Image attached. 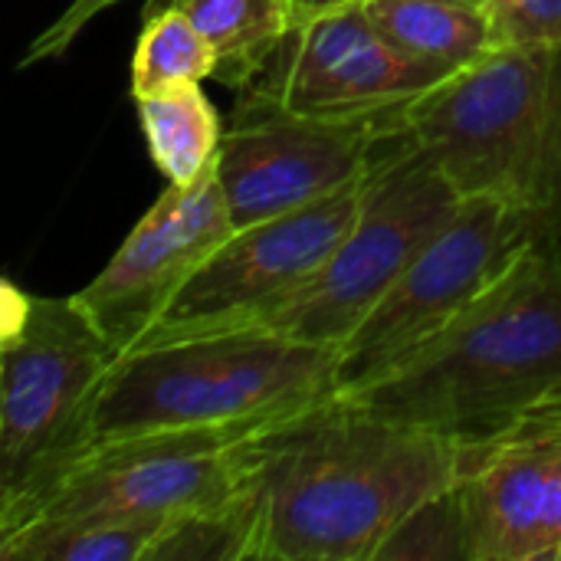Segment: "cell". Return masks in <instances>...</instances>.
Masks as SVG:
<instances>
[{
    "instance_id": "1",
    "label": "cell",
    "mask_w": 561,
    "mask_h": 561,
    "mask_svg": "<svg viewBox=\"0 0 561 561\" xmlns=\"http://www.w3.org/2000/svg\"><path fill=\"white\" fill-rule=\"evenodd\" d=\"M480 460V437L444 434L329 398L253 447L243 506L250 561H375L427 500Z\"/></svg>"
},
{
    "instance_id": "2",
    "label": "cell",
    "mask_w": 561,
    "mask_h": 561,
    "mask_svg": "<svg viewBox=\"0 0 561 561\" xmlns=\"http://www.w3.org/2000/svg\"><path fill=\"white\" fill-rule=\"evenodd\" d=\"M335 371V348L263 329L197 332L131 348L112 362L89 398L69 454L145 434L286 421L329 401Z\"/></svg>"
},
{
    "instance_id": "3",
    "label": "cell",
    "mask_w": 561,
    "mask_h": 561,
    "mask_svg": "<svg viewBox=\"0 0 561 561\" xmlns=\"http://www.w3.org/2000/svg\"><path fill=\"white\" fill-rule=\"evenodd\" d=\"M556 385H561V237L546 240L437 342L335 398L444 434H486Z\"/></svg>"
},
{
    "instance_id": "4",
    "label": "cell",
    "mask_w": 561,
    "mask_h": 561,
    "mask_svg": "<svg viewBox=\"0 0 561 561\" xmlns=\"http://www.w3.org/2000/svg\"><path fill=\"white\" fill-rule=\"evenodd\" d=\"M463 197L493 194L561 230V43L493 49L381 118Z\"/></svg>"
},
{
    "instance_id": "5",
    "label": "cell",
    "mask_w": 561,
    "mask_h": 561,
    "mask_svg": "<svg viewBox=\"0 0 561 561\" xmlns=\"http://www.w3.org/2000/svg\"><path fill=\"white\" fill-rule=\"evenodd\" d=\"M460 204V187L424 151L381 131L358 217L342 243L309 283L240 329H263L339 352Z\"/></svg>"
},
{
    "instance_id": "6",
    "label": "cell",
    "mask_w": 561,
    "mask_h": 561,
    "mask_svg": "<svg viewBox=\"0 0 561 561\" xmlns=\"http://www.w3.org/2000/svg\"><path fill=\"white\" fill-rule=\"evenodd\" d=\"M286 421L145 434L76 450L39 470L16 493L0 496V536L36 523L89 516L171 523L178 516L220 510L243 493L256 440Z\"/></svg>"
},
{
    "instance_id": "7",
    "label": "cell",
    "mask_w": 561,
    "mask_h": 561,
    "mask_svg": "<svg viewBox=\"0 0 561 561\" xmlns=\"http://www.w3.org/2000/svg\"><path fill=\"white\" fill-rule=\"evenodd\" d=\"M552 237L561 230L533 207L493 194L463 197L450 224L339 345L335 394L375 381L437 342Z\"/></svg>"
},
{
    "instance_id": "8",
    "label": "cell",
    "mask_w": 561,
    "mask_h": 561,
    "mask_svg": "<svg viewBox=\"0 0 561 561\" xmlns=\"http://www.w3.org/2000/svg\"><path fill=\"white\" fill-rule=\"evenodd\" d=\"M0 309V496H10L76 447L118 352L72 296L7 279Z\"/></svg>"
},
{
    "instance_id": "9",
    "label": "cell",
    "mask_w": 561,
    "mask_h": 561,
    "mask_svg": "<svg viewBox=\"0 0 561 561\" xmlns=\"http://www.w3.org/2000/svg\"><path fill=\"white\" fill-rule=\"evenodd\" d=\"M362 194L365 178L316 204L250 227H233L131 348L197 332L240 329L293 296L342 243L358 217Z\"/></svg>"
},
{
    "instance_id": "10",
    "label": "cell",
    "mask_w": 561,
    "mask_h": 561,
    "mask_svg": "<svg viewBox=\"0 0 561 561\" xmlns=\"http://www.w3.org/2000/svg\"><path fill=\"white\" fill-rule=\"evenodd\" d=\"M381 118L309 115L247 89L217 151V178L233 227L316 204L355 181L375 161Z\"/></svg>"
},
{
    "instance_id": "11",
    "label": "cell",
    "mask_w": 561,
    "mask_h": 561,
    "mask_svg": "<svg viewBox=\"0 0 561 561\" xmlns=\"http://www.w3.org/2000/svg\"><path fill=\"white\" fill-rule=\"evenodd\" d=\"M230 233L233 217L214 164L194 184H168L112 260L72 299L122 355Z\"/></svg>"
},
{
    "instance_id": "12",
    "label": "cell",
    "mask_w": 561,
    "mask_h": 561,
    "mask_svg": "<svg viewBox=\"0 0 561 561\" xmlns=\"http://www.w3.org/2000/svg\"><path fill=\"white\" fill-rule=\"evenodd\" d=\"M450 76L398 49L355 7L293 26L250 89L309 115L385 118Z\"/></svg>"
},
{
    "instance_id": "13",
    "label": "cell",
    "mask_w": 561,
    "mask_h": 561,
    "mask_svg": "<svg viewBox=\"0 0 561 561\" xmlns=\"http://www.w3.org/2000/svg\"><path fill=\"white\" fill-rule=\"evenodd\" d=\"M470 561H561V447L490 450L460 483Z\"/></svg>"
},
{
    "instance_id": "14",
    "label": "cell",
    "mask_w": 561,
    "mask_h": 561,
    "mask_svg": "<svg viewBox=\"0 0 561 561\" xmlns=\"http://www.w3.org/2000/svg\"><path fill=\"white\" fill-rule=\"evenodd\" d=\"M181 10L217 53V82L247 92L289 33L286 0H148L145 10Z\"/></svg>"
},
{
    "instance_id": "15",
    "label": "cell",
    "mask_w": 561,
    "mask_h": 561,
    "mask_svg": "<svg viewBox=\"0 0 561 561\" xmlns=\"http://www.w3.org/2000/svg\"><path fill=\"white\" fill-rule=\"evenodd\" d=\"M365 13L398 49L447 72L496 49L486 10L463 0H368Z\"/></svg>"
},
{
    "instance_id": "16",
    "label": "cell",
    "mask_w": 561,
    "mask_h": 561,
    "mask_svg": "<svg viewBox=\"0 0 561 561\" xmlns=\"http://www.w3.org/2000/svg\"><path fill=\"white\" fill-rule=\"evenodd\" d=\"M131 102L138 108L148 158L168 184H194L217 164L224 128L201 82L164 89Z\"/></svg>"
},
{
    "instance_id": "17",
    "label": "cell",
    "mask_w": 561,
    "mask_h": 561,
    "mask_svg": "<svg viewBox=\"0 0 561 561\" xmlns=\"http://www.w3.org/2000/svg\"><path fill=\"white\" fill-rule=\"evenodd\" d=\"M164 519L89 516L36 523L0 536L3 561H148Z\"/></svg>"
},
{
    "instance_id": "18",
    "label": "cell",
    "mask_w": 561,
    "mask_h": 561,
    "mask_svg": "<svg viewBox=\"0 0 561 561\" xmlns=\"http://www.w3.org/2000/svg\"><path fill=\"white\" fill-rule=\"evenodd\" d=\"M217 76V53L207 36L174 7L145 10V23L131 53L128 95H154L164 89L204 82Z\"/></svg>"
},
{
    "instance_id": "19",
    "label": "cell",
    "mask_w": 561,
    "mask_h": 561,
    "mask_svg": "<svg viewBox=\"0 0 561 561\" xmlns=\"http://www.w3.org/2000/svg\"><path fill=\"white\" fill-rule=\"evenodd\" d=\"M470 561L467 559V519L460 483L424 506H417L378 549L375 561Z\"/></svg>"
},
{
    "instance_id": "20",
    "label": "cell",
    "mask_w": 561,
    "mask_h": 561,
    "mask_svg": "<svg viewBox=\"0 0 561 561\" xmlns=\"http://www.w3.org/2000/svg\"><path fill=\"white\" fill-rule=\"evenodd\" d=\"M483 10L496 49L561 43V0H490Z\"/></svg>"
},
{
    "instance_id": "21",
    "label": "cell",
    "mask_w": 561,
    "mask_h": 561,
    "mask_svg": "<svg viewBox=\"0 0 561 561\" xmlns=\"http://www.w3.org/2000/svg\"><path fill=\"white\" fill-rule=\"evenodd\" d=\"M480 437L490 450H513V447H561V385L526 404L523 411L510 414Z\"/></svg>"
},
{
    "instance_id": "22",
    "label": "cell",
    "mask_w": 561,
    "mask_h": 561,
    "mask_svg": "<svg viewBox=\"0 0 561 561\" xmlns=\"http://www.w3.org/2000/svg\"><path fill=\"white\" fill-rule=\"evenodd\" d=\"M115 3H118V0H69L66 10H62L49 26H43V30L33 36V43L26 46L20 66L26 69V66H36V62H53V59H59V56L69 53V46L82 36V30H85L95 16H102L105 10H112Z\"/></svg>"
},
{
    "instance_id": "23",
    "label": "cell",
    "mask_w": 561,
    "mask_h": 561,
    "mask_svg": "<svg viewBox=\"0 0 561 561\" xmlns=\"http://www.w3.org/2000/svg\"><path fill=\"white\" fill-rule=\"evenodd\" d=\"M368 0H286V10H289V30L299 26V23H309V20H319V16H332V13H342V10H355V7H365Z\"/></svg>"
},
{
    "instance_id": "24",
    "label": "cell",
    "mask_w": 561,
    "mask_h": 561,
    "mask_svg": "<svg viewBox=\"0 0 561 561\" xmlns=\"http://www.w3.org/2000/svg\"><path fill=\"white\" fill-rule=\"evenodd\" d=\"M463 3H473V7H486L490 0H463Z\"/></svg>"
}]
</instances>
